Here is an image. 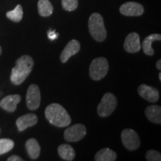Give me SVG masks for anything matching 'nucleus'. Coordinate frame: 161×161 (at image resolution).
I'll use <instances>...</instances> for the list:
<instances>
[{"instance_id":"obj_1","label":"nucleus","mask_w":161,"mask_h":161,"mask_svg":"<svg viewBox=\"0 0 161 161\" xmlns=\"http://www.w3.org/2000/svg\"><path fill=\"white\" fill-rule=\"evenodd\" d=\"M34 60L29 55H23L18 58L16 66L11 70V81L14 85H19L29 77L34 67Z\"/></svg>"},{"instance_id":"obj_18","label":"nucleus","mask_w":161,"mask_h":161,"mask_svg":"<svg viewBox=\"0 0 161 161\" xmlns=\"http://www.w3.org/2000/svg\"><path fill=\"white\" fill-rule=\"evenodd\" d=\"M58 152L59 156L64 160L72 161L75 158V152L74 148L68 144H62L58 146Z\"/></svg>"},{"instance_id":"obj_24","label":"nucleus","mask_w":161,"mask_h":161,"mask_svg":"<svg viewBox=\"0 0 161 161\" xmlns=\"http://www.w3.org/2000/svg\"><path fill=\"white\" fill-rule=\"evenodd\" d=\"M146 158L148 161H160V153L156 150H149L146 153Z\"/></svg>"},{"instance_id":"obj_11","label":"nucleus","mask_w":161,"mask_h":161,"mask_svg":"<svg viewBox=\"0 0 161 161\" xmlns=\"http://www.w3.org/2000/svg\"><path fill=\"white\" fill-rule=\"evenodd\" d=\"M80 45L77 40H72L66 44L61 54H60V59L62 63H66L72 56L76 55L80 51Z\"/></svg>"},{"instance_id":"obj_2","label":"nucleus","mask_w":161,"mask_h":161,"mask_svg":"<svg viewBox=\"0 0 161 161\" xmlns=\"http://www.w3.org/2000/svg\"><path fill=\"white\" fill-rule=\"evenodd\" d=\"M45 116L50 124L58 128L69 126L71 118L63 106L58 103L50 104L45 110Z\"/></svg>"},{"instance_id":"obj_8","label":"nucleus","mask_w":161,"mask_h":161,"mask_svg":"<svg viewBox=\"0 0 161 161\" xmlns=\"http://www.w3.org/2000/svg\"><path fill=\"white\" fill-rule=\"evenodd\" d=\"M40 91L39 86L37 84H31L29 86L26 93V104L27 108L31 110H37L40 107Z\"/></svg>"},{"instance_id":"obj_22","label":"nucleus","mask_w":161,"mask_h":161,"mask_svg":"<svg viewBox=\"0 0 161 161\" xmlns=\"http://www.w3.org/2000/svg\"><path fill=\"white\" fill-rule=\"evenodd\" d=\"M14 142L11 139H0V155L13 149Z\"/></svg>"},{"instance_id":"obj_27","label":"nucleus","mask_w":161,"mask_h":161,"mask_svg":"<svg viewBox=\"0 0 161 161\" xmlns=\"http://www.w3.org/2000/svg\"><path fill=\"white\" fill-rule=\"evenodd\" d=\"M156 66H157V69H158L159 70L161 69V60H158V61L157 62L156 64Z\"/></svg>"},{"instance_id":"obj_21","label":"nucleus","mask_w":161,"mask_h":161,"mask_svg":"<svg viewBox=\"0 0 161 161\" xmlns=\"http://www.w3.org/2000/svg\"><path fill=\"white\" fill-rule=\"evenodd\" d=\"M6 17L11 19V21L15 22V23H19L23 19V7L21 5H17L16 8L12 11H8L6 13Z\"/></svg>"},{"instance_id":"obj_6","label":"nucleus","mask_w":161,"mask_h":161,"mask_svg":"<svg viewBox=\"0 0 161 161\" xmlns=\"http://www.w3.org/2000/svg\"><path fill=\"white\" fill-rule=\"evenodd\" d=\"M122 144L128 150H136L140 146V139L135 130L126 128L122 130L121 134Z\"/></svg>"},{"instance_id":"obj_25","label":"nucleus","mask_w":161,"mask_h":161,"mask_svg":"<svg viewBox=\"0 0 161 161\" xmlns=\"http://www.w3.org/2000/svg\"><path fill=\"white\" fill-rule=\"evenodd\" d=\"M48 37L50 40H55L56 38L58 37V34L56 33L55 31H52V30H50L48 32Z\"/></svg>"},{"instance_id":"obj_12","label":"nucleus","mask_w":161,"mask_h":161,"mask_svg":"<svg viewBox=\"0 0 161 161\" xmlns=\"http://www.w3.org/2000/svg\"><path fill=\"white\" fill-rule=\"evenodd\" d=\"M138 93L141 97H142L148 102L154 103L159 100V91L156 88L146 85L141 84L138 87Z\"/></svg>"},{"instance_id":"obj_3","label":"nucleus","mask_w":161,"mask_h":161,"mask_svg":"<svg viewBox=\"0 0 161 161\" xmlns=\"http://www.w3.org/2000/svg\"><path fill=\"white\" fill-rule=\"evenodd\" d=\"M88 29L91 37L98 42H102L106 39L107 31L104 27L103 17L98 13L90 15L88 22Z\"/></svg>"},{"instance_id":"obj_28","label":"nucleus","mask_w":161,"mask_h":161,"mask_svg":"<svg viewBox=\"0 0 161 161\" xmlns=\"http://www.w3.org/2000/svg\"><path fill=\"white\" fill-rule=\"evenodd\" d=\"M159 79H160V80H161V73L160 72L159 73Z\"/></svg>"},{"instance_id":"obj_20","label":"nucleus","mask_w":161,"mask_h":161,"mask_svg":"<svg viewBox=\"0 0 161 161\" xmlns=\"http://www.w3.org/2000/svg\"><path fill=\"white\" fill-rule=\"evenodd\" d=\"M37 8L38 13L41 17H49L53 13V6L49 0H39Z\"/></svg>"},{"instance_id":"obj_15","label":"nucleus","mask_w":161,"mask_h":161,"mask_svg":"<svg viewBox=\"0 0 161 161\" xmlns=\"http://www.w3.org/2000/svg\"><path fill=\"white\" fill-rule=\"evenodd\" d=\"M157 40H159V41L161 40V35L160 34H152V35H148V37L145 38L141 47L142 48L144 53L146 55H154V51L152 48V43L153 42L157 41Z\"/></svg>"},{"instance_id":"obj_9","label":"nucleus","mask_w":161,"mask_h":161,"mask_svg":"<svg viewBox=\"0 0 161 161\" xmlns=\"http://www.w3.org/2000/svg\"><path fill=\"white\" fill-rule=\"evenodd\" d=\"M120 13L127 17H139L144 13V8L141 4L135 2H128L121 5Z\"/></svg>"},{"instance_id":"obj_14","label":"nucleus","mask_w":161,"mask_h":161,"mask_svg":"<svg viewBox=\"0 0 161 161\" xmlns=\"http://www.w3.org/2000/svg\"><path fill=\"white\" fill-rule=\"evenodd\" d=\"M21 96L18 94L5 96L0 102V107L6 111L13 113L17 109V104L21 101Z\"/></svg>"},{"instance_id":"obj_26","label":"nucleus","mask_w":161,"mask_h":161,"mask_svg":"<svg viewBox=\"0 0 161 161\" xmlns=\"http://www.w3.org/2000/svg\"><path fill=\"white\" fill-rule=\"evenodd\" d=\"M8 161H23V159L18 155H12L8 158Z\"/></svg>"},{"instance_id":"obj_5","label":"nucleus","mask_w":161,"mask_h":161,"mask_svg":"<svg viewBox=\"0 0 161 161\" xmlns=\"http://www.w3.org/2000/svg\"><path fill=\"white\" fill-rule=\"evenodd\" d=\"M117 106V99L116 96L111 92H107L104 94L98 104L97 113L101 117H107L112 114Z\"/></svg>"},{"instance_id":"obj_29","label":"nucleus","mask_w":161,"mask_h":161,"mask_svg":"<svg viewBox=\"0 0 161 161\" xmlns=\"http://www.w3.org/2000/svg\"><path fill=\"white\" fill-rule=\"evenodd\" d=\"M2 52H3V50H2V47H1V46H0V55H1Z\"/></svg>"},{"instance_id":"obj_4","label":"nucleus","mask_w":161,"mask_h":161,"mask_svg":"<svg viewBox=\"0 0 161 161\" xmlns=\"http://www.w3.org/2000/svg\"><path fill=\"white\" fill-rule=\"evenodd\" d=\"M109 70V64L106 58H97L90 66V76L92 80H99L105 77Z\"/></svg>"},{"instance_id":"obj_13","label":"nucleus","mask_w":161,"mask_h":161,"mask_svg":"<svg viewBox=\"0 0 161 161\" xmlns=\"http://www.w3.org/2000/svg\"><path fill=\"white\" fill-rule=\"evenodd\" d=\"M37 122L38 117L36 114H27L18 118L16 124H17L18 130L21 132L27 129L29 127L35 125L37 123Z\"/></svg>"},{"instance_id":"obj_23","label":"nucleus","mask_w":161,"mask_h":161,"mask_svg":"<svg viewBox=\"0 0 161 161\" xmlns=\"http://www.w3.org/2000/svg\"><path fill=\"white\" fill-rule=\"evenodd\" d=\"M62 7L67 11H72L78 8V0H62Z\"/></svg>"},{"instance_id":"obj_19","label":"nucleus","mask_w":161,"mask_h":161,"mask_svg":"<svg viewBox=\"0 0 161 161\" xmlns=\"http://www.w3.org/2000/svg\"><path fill=\"white\" fill-rule=\"evenodd\" d=\"M117 158L116 153L108 148H102L96 153L95 155L96 161H114Z\"/></svg>"},{"instance_id":"obj_16","label":"nucleus","mask_w":161,"mask_h":161,"mask_svg":"<svg viewBox=\"0 0 161 161\" xmlns=\"http://www.w3.org/2000/svg\"><path fill=\"white\" fill-rule=\"evenodd\" d=\"M147 119L156 124L161 123V108L158 105L148 106L145 110Z\"/></svg>"},{"instance_id":"obj_7","label":"nucleus","mask_w":161,"mask_h":161,"mask_svg":"<svg viewBox=\"0 0 161 161\" xmlns=\"http://www.w3.org/2000/svg\"><path fill=\"white\" fill-rule=\"evenodd\" d=\"M86 134V127L83 124H75L66 128L64 139L67 142H78L83 139Z\"/></svg>"},{"instance_id":"obj_10","label":"nucleus","mask_w":161,"mask_h":161,"mask_svg":"<svg viewBox=\"0 0 161 161\" xmlns=\"http://www.w3.org/2000/svg\"><path fill=\"white\" fill-rule=\"evenodd\" d=\"M124 49L128 53H136L141 49L140 35L136 32L128 34L125 40Z\"/></svg>"},{"instance_id":"obj_17","label":"nucleus","mask_w":161,"mask_h":161,"mask_svg":"<svg viewBox=\"0 0 161 161\" xmlns=\"http://www.w3.org/2000/svg\"><path fill=\"white\" fill-rule=\"evenodd\" d=\"M25 148L30 158L36 160L40 154V146L37 140L35 138H31L25 142Z\"/></svg>"}]
</instances>
